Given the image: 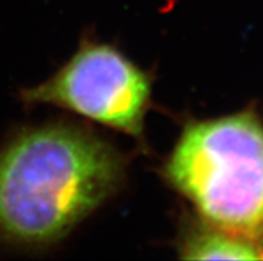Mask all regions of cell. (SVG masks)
Listing matches in <instances>:
<instances>
[{
  "mask_svg": "<svg viewBox=\"0 0 263 261\" xmlns=\"http://www.w3.org/2000/svg\"><path fill=\"white\" fill-rule=\"evenodd\" d=\"M127 162L83 126L24 129L0 148V244L59 242L123 184Z\"/></svg>",
  "mask_w": 263,
  "mask_h": 261,
  "instance_id": "obj_1",
  "label": "cell"
},
{
  "mask_svg": "<svg viewBox=\"0 0 263 261\" xmlns=\"http://www.w3.org/2000/svg\"><path fill=\"white\" fill-rule=\"evenodd\" d=\"M150 73L115 47L84 39L70 60L22 99L51 104L142 140L151 103Z\"/></svg>",
  "mask_w": 263,
  "mask_h": 261,
  "instance_id": "obj_3",
  "label": "cell"
},
{
  "mask_svg": "<svg viewBox=\"0 0 263 261\" xmlns=\"http://www.w3.org/2000/svg\"><path fill=\"white\" fill-rule=\"evenodd\" d=\"M163 177L207 224L263 238V129L254 115L187 123Z\"/></svg>",
  "mask_w": 263,
  "mask_h": 261,
  "instance_id": "obj_2",
  "label": "cell"
},
{
  "mask_svg": "<svg viewBox=\"0 0 263 261\" xmlns=\"http://www.w3.org/2000/svg\"><path fill=\"white\" fill-rule=\"evenodd\" d=\"M182 258L189 260H260L263 249L249 238L224 232L206 222H190L179 238L178 247Z\"/></svg>",
  "mask_w": 263,
  "mask_h": 261,
  "instance_id": "obj_4",
  "label": "cell"
}]
</instances>
